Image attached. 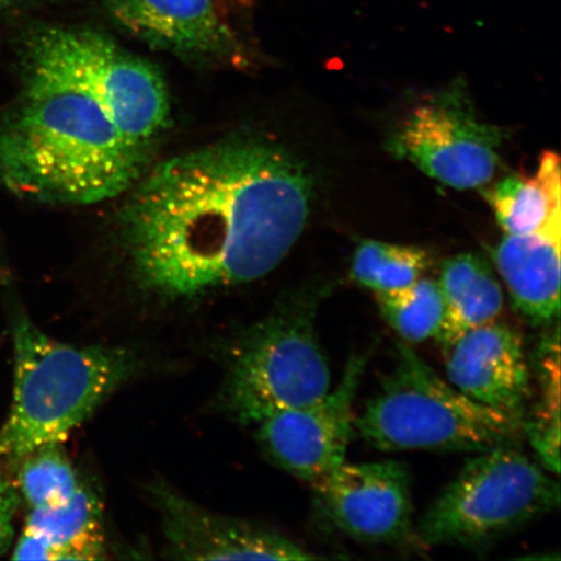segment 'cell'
<instances>
[{
	"instance_id": "obj_1",
	"label": "cell",
	"mask_w": 561,
	"mask_h": 561,
	"mask_svg": "<svg viewBox=\"0 0 561 561\" xmlns=\"http://www.w3.org/2000/svg\"><path fill=\"white\" fill-rule=\"evenodd\" d=\"M312 193L304 163L261 135L224 137L161 161L118 214L126 276L164 305L255 283L304 233Z\"/></svg>"
},
{
	"instance_id": "obj_2",
	"label": "cell",
	"mask_w": 561,
	"mask_h": 561,
	"mask_svg": "<svg viewBox=\"0 0 561 561\" xmlns=\"http://www.w3.org/2000/svg\"><path fill=\"white\" fill-rule=\"evenodd\" d=\"M20 42L21 89L0 115V186L55 206L128 193L171 126L163 76L93 27L39 25Z\"/></svg>"
},
{
	"instance_id": "obj_3",
	"label": "cell",
	"mask_w": 561,
	"mask_h": 561,
	"mask_svg": "<svg viewBox=\"0 0 561 561\" xmlns=\"http://www.w3.org/2000/svg\"><path fill=\"white\" fill-rule=\"evenodd\" d=\"M15 380L0 456L15 462L35 448L62 444L125 385L144 374L135 348L70 345L42 332L24 312L12 321Z\"/></svg>"
},
{
	"instance_id": "obj_4",
	"label": "cell",
	"mask_w": 561,
	"mask_h": 561,
	"mask_svg": "<svg viewBox=\"0 0 561 561\" xmlns=\"http://www.w3.org/2000/svg\"><path fill=\"white\" fill-rule=\"evenodd\" d=\"M329 287L287 294L261 320L231 336L221 354L219 405L255 425L272 413L320 401L331 390V369L316 318Z\"/></svg>"
},
{
	"instance_id": "obj_5",
	"label": "cell",
	"mask_w": 561,
	"mask_h": 561,
	"mask_svg": "<svg viewBox=\"0 0 561 561\" xmlns=\"http://www.w3.org/2000/svg\"><path fill=\"white\" fill-rule=\"evenodd\" d=\"M523 423L461 394L403 341L380 390L355 419L363 439L383 453L488 451L516 444Z\"/></svg>"
},
{
	"instance_id": "obj_6",
	"label": "cell",
	"mask_w": 561,
	"mask_h": 561,
	"mask_svg": "<svg viewBox=\"0 0 561 561\" xmlns=\"http://www.w3.org/2000/svg\"><path fill=\"white\" fill-rule=\"evenodd\" d=\"M558 476L514 445L477 453L417 525L426 546L486 549L559 508Z\"/></svg>"
},
{
	"instance_id": "obj_7",
	"label": "cell",
	"mask_w": 561,
	"mask_h": 561,
	"mask_svg": "<svg viewBox=\"0 0 561 561\" xmlns=\"http://www.w3.org/2000/svg\"><path fill=\"white\" fill-rule=\"evenodd\" d=\"M507 136L479 121L466 82L456 81L412 110L388 149L440 184L471 191L493 179Z\"/></svg>"
},
{
	"instance_id": "obj_8",
	"label": "cell",
	"mask_w": 561,
	"mask_h": 561,
	"mask_svg": "<svg viewBox=\"0 0 561 561\" xmlns=\"http://www.w3.org/2000/svg\"><path fill=\"white\" fill-rule=\"evenodd\" d=\"M369 356L370 351L351 355L341 382L320 401L272 413L252 425L266 458L312 485L342 466L354 432V401Z\"/></svg>"
},
{
	"instance_id": "obj_9",
	"label": "cell",
	"mask_w": 561,
	"mask_h": 561,
	"mask_svg": "<svg viewBox=\"0 0 561 561\" xmlns=\"http://www.w3.org/2000/svg\"><path fill=\"white\" fill-rule=\"evenodd\" d=\"M313 488L321 514L357 542L397 545L411 536V477L402 462L345 461Z\"/></svg>"
},
{
	"instance_id": "obj_10",
	"label": "cell",
	"mask_w": 561,
	"mask_h": 561,
	"mask_svg": "<svg viewBox=\"0 0 561 561\" xmlns=\"http://www.w3.org/2000/svg\"><path fill=\"white\" fill-rule=\"evenodd\" d=\"M167 558L184 560H310L313 553L280 533L216 514L165 483L150 488Z\"/></svg>"
},
{
	"instance_id": "obj_11",
	"label": "cell",
	"mask_w": 561,
	"mask_h": 561,
	"mask_svg": "<svg viewBox=\"0 0 561 561\" xmlns=\"http://www.w3.org/2000/svg\"><path fill=\"white\" fill-rule=\"evenodd\" d=\"M112 21L133 37L179 58L236 65L243 45L216 0H103Z\"/></svg>"
},
{
	"instance_id": "obj_12",
	"label": "cell",
	"mask_w": 561,
	"mask_h": 561,
	"mask_svg": "<svg viewBox=\"0 0 561 561\" xmlns=\"http://www.w3.org/2000/svg\"><path fill=\"white\" fill-rule=\"evenodd\" d=\"M444 350L448 382L461 394L524 421L531 385L522 335L504 322H489Z\"/></svg>"
},
{
	"instance_id": "obj_13",
	"label": "cell",
	"mask_w": 561,
	"mask_h": 561,
	"mask_svg": "<svg viewBox=\"0 0 561 561\" xmlns=\"http://www.w3.org/2000/svg\"><path fill=\"white\" fill-rule=\"evenodd\" d=\"M561 220L531 234L504 237L493 250L497 272L518 313L536 328H551L560 313Z\"/></svg>"
},
{
	"instance_id": "obj_14",
	"label": "cell",
	"mask_w": 561,
	"mask_h": 561,
	"mask_svg": "<svg viewBox=\"0 0 561 561\" xmlns=\"http://www.w3.org/2000/svg\"><path fill=\"white\" fill-rule=\"evenodd\" d=\"M437 283L445 304V318L436 339L440 347L495 321L502 313V287L491 266L479 255L447 259L440 266Z\"/></svg>"
},
{
	"instance_id": "obj_15",
	"label": "cell",
	"mask_w": 561,
	"mask_h": 561,
	"mask_svg": "<svg viewBox=\"0 0 561 561\" xmlns=\"http://www.w3.org/2000/svg\"><path fill=\"white\" fill-rule=\"evenodd\" d=\"M30 510L24 531L48 547L50 560L105 558L102 501L85 482L66 502Z\"/></svg>"
},
{
	"instance_id": "obj_16",
	"label": "cell",
	"mask_w": 561,
	"mask_h": 561,
	"mask_svg": "<svg viewBox=\"0 0 561 561\" xmlns=\"http://www.w3.org/2000/svg\"><path fill=\"white\" fill-rule=\"evenodd\" d=\"M496 220L508 236L536 233L561 220L560 158L546 151L536 174L508 175L486 192Z\"/></svg>"
},
{
	"instance_id": "obj_17",
	"label": "cell",
	"mask_w": 561,
	"mask_h": 561,
	"mask_svg": "<svg viewBox=\"0 0 561 561\" xmlns=\"http://www.w3.org/2000/svg\"><path fill=\"white\" fill-rule=\"evenodd\" d=\"M537 351L539 397L529 415L524 417L523 433L529 438L542 466L559 476L560 471V347L559 322L542 340Z\"/></svg>"
},
{
	"instance_id": "obj_18",
	"label": "cell",
	"mask_w": 561,
	"mask_h": 561,
	"mask_svg": "<svg viewBox=\"0 0 561 561\" xmlns=\"http://www.w3.org/2000/svg\"><path fill=\"white\" fill-rule=\"evenodd\" d=\"M430 255L415 245L362 241L355 250L351 277L376 294L405 289L424 277Z\"/></svg>"
},
{
	"instance_id": "obj_19",
	"label": "cell",
	"mask_w": 561,
	"mask_h": 561,
	"mask_svg": "<svg viewBox=\"0 0 561 561\" xmlns=\"http://www.w3.org/2000/svg\"><path fill=\"white\" fill-rule=\"evenodd\" d=\"M386 322L405 343L436 340L445 318V304L436 279L421 277L405 289L376 294Z\"/></svg>"
},
{
	"instance_id": "obj_20",
	"label": "cell",
	"mask_w": 561,
	"mask_h": 561,
	"mask_svg": "<svg viewBox=\"0 0 561 561\" xmlns=\"http://www.w3.org/2000/svg\"><path fill=\"white\" fill-rule=\"evenodd\" d=\"M61 445L35 448L13 465L16 489L30 508L66 502L82 486L83 481Z\"/></svg>"
},
{
	"instance_id": "obj_21",
	"label": "cell",
	"mask_w": 561,
	"mask_h": 561,
	"mask_svg": "<svg viewBox=\"0 0 561 561\" xmlns=\"http://www.w3.org/2000/svg\"><path fill=\"white\" fill-rule=\"evenodd\" d=\"M19 491L0 469V558L10 551L15 538V517L19 508Z\"/></svg>"
},
{
	"instance_id": "obj_22",
	"label": "cell",
	"mask_w": 561,
	"mask_h": 561,
	"mask_svg": "<svg viewBox=\"0 0 561 561\" xmlns=\"http://www.w3.org/2000/svg\"><path fill=\"white\" fill-rule=\"evenodd\" d=\"M33 2L34 0H0V18H3L5 13L19 10L21 7Z\"/></svg>"
}]
</instances>
